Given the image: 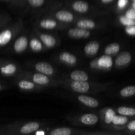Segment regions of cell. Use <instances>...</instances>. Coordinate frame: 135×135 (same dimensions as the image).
Segmentation results:
<instances>
[{"mask_svg":"<svg viewBox=\"0 0 135 135\" xmlns=\"http://www.w3.org/2000/svg\"><path fill=\"white\" fill-rule=\"evenodd\" d=\"M69 35L72 38H87L90 36V32L88 30L83 28H71L68 32Z\"/></svg>","mask_w":135,"mask_h":135,"instance_id":"1","label":"cell"},{"mask_svg":"<svg viewBox=\"0 0 135 135\" xmlns=\"http://www.w3.org/2000/svg\"><path fill=\"white\" fill-rule=\"evenodd\" d=\"M71 88L75 92L85 93L89 90L90 86L88 83L86 81H77L74 80L73 83H71Z\"/></svg>","mask_w":135,"mask_h":135,"instance_id":"2","label":"cell"},{"mask_svg":"<svg viewBox=\"0 0 135 135\" xmlns=\"http://www.w3.org/2000/svg\"><path fill=\"white\" fill-rule=\"evenodd\" d=\"M132 57L130 53L127 51H123L115 59V64L117 66H124L131 61Z\"/></svg>","mask_w":135,"mask_h":135,"instance_id":"3","label":"cell"},{"mask_svg":"<svg viewBox=\"0 0 135 135\" xmlns=\"http://www.w3.org/2000/svg\"><path fill=\"white\" fill-rule=\"evenodd\" d=\"M36 69L46 75H50L54 73V69L50 64L44 62H39L36 65Z\"/></svg>","mask_w":135,"mask_h":135,"instance_id":"4","label":"cell"},{"mask_svg":"<svg viewBox=\"0 0 135 135\" xmlns=\"http://www.w3.org/2000/svg\"><path fill=\"white\" fill-rule=\"evenodd\" d=\"M78 99L80 102L84 104V105L88 107H91V108H96L99 105L98 102L96 99L92 97H89V96L81 95L78 97Z\"/></svg>","mask_w":135,"mask_h":135,"instance_id":"5","label":"cell"},{"mask_svg":"<svg viewBox=\"0 0 135 135\" xmlns=\"http://www.w3.org/2000/svg\"><path fill=\"white\" fill-rule=\"evenodd\" d=\"M40 127V125L37 122H30L28 123L25 124L22 127H21V133L22 134H29L32 132L36 131L38 130Z\"/></svg>","mask_w":135,"mask_h":135,"instance_id":"6","label":"cell"},{"mask_svg":"<svg viewBox=\"0 0 135 135\" xmlns=\"http://www.w3.org/2000/svg\"><path fill=\"white\" fill-rule=\"evenodd\" d=\"M80 121L83 123L87 125H93L96 124L98 121L97 116L92 113H86L80 117Z\"/></svg>","mask_w":135,"mask_h":135,"instance_id":"7","label":"cell"},{"mask_svg":"<svg viewBox=\"0 0 135 135\" xmlns=\"http://www.w3.org/2000/svg\"><path fill=\"white\" fill-rule=\"evenodd\" d=\"M99 48H100L99 44L95 41H92V42H88L86 45L85 47H84V51L88 55H93L98 52Z\"/></svg>","mask_w":135,"mask_h":135,"instance_id":"8","label":"cell"},{"mask_svg":"<svg viewBox=\"0 0 135 135\" xmlns=\"http://www.w3.org/2000/svg\"><path fill=\"white\" fill-rule=\"evenodd\" d=\"M28 46V40L26 37L21 36L16 40L14 48L17 52H21L26 48Z\"/></svg>","mask_w":135,"mask_h":135,"instance_id":"9","label":"cell"},{"mask_svg":"<svg viewBox=\"0 0 135 135\" xmlns=\"http://www.w3.org/2000/svg\"><path fill=\"white\" fill-rule=\"evenodd\" d=\"M56 17L58 20L63 22H71L73 20V15L66 11H60L56 13Z\"/></svg>","mask_w":135,"mask_h":135,"instance_id":"10","label":"cell"},{"mask_svg":"<svg viewBox=\"0 0 135 135\" xmlns=\"http://www.w3.org/2000/svg\"><path fill=\"white\" fill-rule=\"evenodd\" d=\"M71 79L73 80H77V81H86L88 79V76L84 71H74L71 74Z\"/></svg>","mask_w":135,"mask_h":135,"instance_id":"11","label":"cell"},{"mask_svg":"<svg viewBox=\"0 0 135 135\" xmlns=\"http://www.w3.org/2000/svg\"><path fill=\"white\" fill-rule=\"evenodd\" d=\"M73 8L79 13H85L88 11V5L85 1H76L73 3Z\"/></svg>","mask_w":135,"mask_h":135,"instance_id":"12","label":"cell"},{"mask_svg":"<svg viewBox=\"0 0 135 135\" xmlns=\"http://www.w3.org/2000/svg\"><path fill=\"white\" fill-rule=\"evenodd\" d=\"M59 59L69 64H75L76 62V58L73 54L68 52H63L59 55Z\"/></svg>","mask_w":135,"mask_h":135,"instance_id":"13","label":"cell"},{"mask_svg":"<svg viewBox=\"0 0 135 135\" xmlns=\"http://www.w3.org/2000/svg\"><path fill=\"white\" fill-rule=\"evenodd\" d=\"M41 40L47 47H53L56 43L55 38L49 34H42L40 36Z\"/></svg>","mask_w":135,"mask_h":135,"instance_id":"14","label":"cell"},{"mask_svg":"<svg viewBox=\"0 0 135 135\" xmlns=\"http://www.w3.org/2000/svg\"><path fill=\"white\" fill-rule=\"evenodd\" d=\"M77 26L83 28L92 29L96 26V25H95V22L92 20L83 19L80 20L77 22Z\"/></svg>","mask_w":135,"mask_h":135,"instance_id":"15","label":"cell"},{"mask_svg":"<svg viewBox=\"0 0 135 135\" xmlns=\"http://www.w3.org/2000/svg\"><path fill=\"white\" fill-rule=\"evenodd\" d=\"M12 37V33L10 30H6L0 34V44L1 46L6 44L9 42Z\"/></svg>","mask_w":135,"mask_h":135,"instance_id":"16","label":"cell"},{"mask_svg":"<svg viewBox=\"0 0 135 135\" xmlns=\"http://www.w3.org/2000/svg\"><path fill=\"white\" fill-rule=\"evenodd\" d=\"M33 81L39 84H46L49 83V79L42 74H35L33 76Z\"/></svg>","mask_w":135,"mask_h":135,"instance_id":"17","label":"cell"},{"mask_svg":"<svg viewBox=\"0 0 135 135\" xmlns=\"http://www.w3.org/2000/svg\"><path fill=\"white\" fill-rule=\"evenodd\" d=\"M120 50V46L117 43L109 44L105 48V53L107 55H112L118 52Z\"/></svg>","mask_w":135,"mask_h":135,"instance_id":"18","label":"cell"},{"mask_svg":"<svg viewBox=\"0 0 135 135\" xmlns=\"http://www.w3.org/2000/svg\"><path fill=\"white\" fill-rule=\"evenodd\" d=\"M123 97H129L135 94V86H129L123 88L120 92Z\"/></svg>","mask_w":135,"mask_h":135,"instance_id":"19","label":"cell"},{"mask_svg":"<svg viewBox=\"0 0 135 135\" xmlns=\"http://www.w3.org/2000/svg\"><path fill=\"white\" fill-rule=\"evenodd\" d=\"M117 112L122 115L132 116L135 115V109L128 107H120L117 109Z\"/></svg>","mask_w":135,"mask_h":135,"instance_id":"20","label":"cell"},{"mask_svg":"<svg viewBox=\"0 0 135 135\" xmlns=\"http://www.w3.org/2000/svg\"><path fill=\"white\" fill-rule=\"evenodd\" d=\"M40 26L44 28L52 29L57 26V23L55 21L51 19H45L40 22Z\"/></svg>","mask_w":135,"mask_h":135,"instance_id":"21","label":"cell"},{"mask_svg":"<svg viewBox=\"0 0 135 135\" xmlns=\"http://www.w3.org/2000/svg\"><path fill=\"white\" fill-rule=\"evenodd\" d=\"M71 134V129L65 127L55 129L50 133V134L51 135H69Z\"/></svg>","mask_w":135,"mask_h":135,"instance_id":"22","label":"cell"},{"mask_svg":"<svg viewBox=\"0 0 135 135\" xmlns=\"http://www.w3.org/2000/svg\"><path fill=\"white\" fill-rule=\"evenodd\" d=\"M99 65L104 67H109L112 65V59L109 56H103L99 59Z\"/></svg>","mask_w":135,"mask_h":135,"instance_id":"23","label":"cell"},{"mask_svg":"<svg viewBox=\"0 0 135 135\" xmlns=\"http://www.w3.org/2000/svg\"><path fill=\"white\" fill-rule=\"evenodd\" d=\"M17 70V67L13 64H9L1 68V73L6 75L14 73Z\"/></svg>","mask_w":135,"mask_h":135,"instance_id":"24","label":"cell"},{"mask_svg":"<svg viewBox=\"0 0 135 135\" xmlns=\"http://www.w3.org/2000/svg\"><path fill=\"white\" fill-rule=\"evenodd\" d=\"M18 86L22 89L30 90L34 88V84L31 82L27 81V80H21L18 83Z\"/></svg>","mask_w":135,"mask_h":135,"instance_id":"25","label":"cell"},{"mask_svg":"<svg viewBox=\"0 0 135 135\" xmlns=\"http://www.w3.org/2000/svg\"><path fill=\"white\" fill-rule=\"evenodd\" d=\"M128 121V119L126 117H123V116H117L115 115L113 117V121L112 122L115 125H123V124L126 123Z\"/></svg>","mask_w":135,"mask_h":135,"instance_id":"26","label":"cell"},{"mask_svg":"<svg viewBox=\"0 0 135 135\" xmlns=\"http://www.w3.org/2000/svg\"><path fill=\"white\" fill-rule=\"evenodd\" d=\"M30 47L34 51H38L40 50H42V44H41L40 42L36 39H33L30 41Z\"/></svg>","mask_w":135,"mask_h":135,"instance_id":"27","label":"cell"},{"mask_svg":"<svg viewBox=\"0 0 135 135\" xmlns=\"http://www.w3.org/2000/svg\"><path fill=\"white\" fill-rule=\"evenodd\" d=\"M120 22L123 25H126V26H132V25H135L134 19H132L127 17H121L120 18Z\"/></svg>","mask_w":135,"mask_h":135,"instance_id":"28","label":"cell"},{"mask_svg":"<svg viewBox=\"0 0 135 135\" xmlns=\"http://www.w3.org/2000/svg\"><path fill=\"white\" fill-rule=\"evenodd\" d=\"M115 112L112 109H109L107 111L105 116V121L106 123H110L113 121V117H115Z\"/></svg>","mask_w":135,"mask_h":135,"instance_id":"29","label":"cell"},{"mask_svg":"<svg viewBox=\"0 0 135 135\" xmlns=\"http://www.w3.org/2000/svg\"><path fill=\"white\" fill-rule=\"evenodd\" d=\"M29 3L34 7H40L43 5L44 0H28Z\"/></svg>","mask_w":135,"mask_h":135,"instance_id":"30","label":"cell"},{"mask_svg":"<svg viewBox=\"0 0 135 135\" xmlns=\"http://www.w3.org/2000/svg\"><path fill=\"white\" fill-rule=\"evenodd\" d=\"M126 17L132 19H135V9H131L128 10L126 13Z\"/></svg>","mask_w":135,"mask_h":135,"instance_id":"31","label":"cell"},{"mask_svg":"<svg viewBox=\"0 0 135 135\" xmlns=\"http://www.w3.org/2000/svg\"><path fill=\"white\" fill-rule=\"evenodd\" d=\"M126 32L129 34L131 35H135V26L134 25H132V26H128L127 27Z\"/></svg>","mask_w":135,"mask_h":135,"instance_id":"32","label":"cell"},{"mask_svg":"<svg viewBox=\"0 0 135 135\" xmlns=\"http://www.w3.org/2000/svg\"><path fill=\"white\" fill-rule=\"evenodd\" d=\"M128 0H119L118 5L120 8H123L127 4Z\"/></svg>","mask_w":135,"mask_h":135,"instance_id":"33","label":"cell"},{"mask_svg":"<svg viewBox=\"0 0 135 135\" xmlns=\"http://www.w3.org/2000/svg\"><path fill=\"white\" fill-rule=\"evenodd\" d=\"M128 129L129 130L135 131V121H133L128 125Z\"/></svg>","mask_w":135,"mask_h":135,"instance_id":"34","label":"cell"},{"mask_svg":"<svg viewBox=\"0 0 135 135\" xmlns=\"http://www.w3.org/2000/svg\"><path fill=\"white\" fill-rule=\"evenodd\" d=\"M112 1H113V0H102V1L103 3H108L112 2Z\"/></svg>","mask_w":135,"mask_h":135,"instance_id":"35","label":"cell"},{"mask_svg":"<svg viewBox=\"0 0 135 135\" xmlns=\"http://www.w3.org/2000/svg\"><path fill=\"white\" fill-rule=\"evenodd\" d=\"M36 134L39 135V134H44V132L43 131H37L36 132Z\"/></svg>","mask_w":135,"mask_h":135,"instance_id":"36","label":"cell"},{"mask_svg":"<svg viewBox=\"0 0 135 135\" xmlns=\"http://www.w3.org/2000/svg\"><path fill=\"white\" fill-rule=\"evenodd\" d=\"M133 7H134V8L135 9V1H134V2H133Z\"/></svg>","mask_w":135,"mask_h":135,"instance_id":"37","label":"cell"}]
</instances>
